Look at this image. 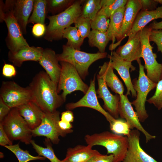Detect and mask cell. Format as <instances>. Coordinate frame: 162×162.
Here are the masks:
<instances>
[{
  "mask_svg": "<svg viewBox=\"0 0 162 162\" xmlns=\"http://www.w3.org/2000/svg\"><path fill=\"white\" fill-rule=\"evenodd\" d=\"M63 38L67 39L66 45L78 50H80L84 39L81 37L77 28L71 26L64 30Z\"/></svg>",
  "mask_w": 162,
  "mask_h": 162,
  "instance_id": "f1b7e54d",
  "label": "cell"
},
{
  "mask_svg": "<svg viewBox=\"0 0 162 162\" xmlns=\"http://www.w3.org/2000/svg\"><path fill=\"white\" fill-rule=\"evenodd\" d=\"M13 152L16 156L19 162H28L35 160H43L45 158L39 156L31 155L27 150H24L20 148L19 143L4 146Z\"/></svg>",
  "mask_w": 162,
  "mask_h": 162,
  "instance_id": "1f68e13d",
  "label": "cell"
},
{
  "mask_svg": "<svg viewBox=\"0 0 162 162\" xmlns=\"http://www.w3.org/2000/svg\"><path fill=\"white\" fill-rule=\"evenodd\" d=\"M99 68L100 70L98 75L104 80L107 86L116 94L119 95L123 94L124 88L123 84L114 73L110 61L105 62Z\"/></svg>",
  "mask_w": 162,
  "mask_h": 162,
  "instance_id": "cb8c5ba5",
  "label": "cell"
},
{
  "mask_svg": "<svg viewBox=\"0 0 162 162\" xmlns=\"http://www.w3.org/2000/svg\"><path fill=\"white\" fill-rule=\"evenodd\" d=\"M156 89L154 94L147 101L150 104H152L159 110L162 109V79L159 80L157 83Z\"/></svg>",
  "mask_w": 162,
  "mask_h": 162,
  "instance_id": "8d00e7d4",
  "label": "cell"
},
{
  "mask_svg": "<svg viewBox=\"0 0 162 162\" xmlns=\"http://www.w3.org/2000/svg\"><path fill=\"white\" fill-rule=\"evenodd\" d=\"M140 31L123 45L118 47L116 52L124 60L132 62H137L142 58V47L140 37Z\"/></svg>",
  "mask_w": 162,
  "mask_h": 162,
  "instance_id": "44dd1931",
  "label": "cell"
},
{
  "mask_svg": "<svg viewBox=\"0 0 162 162\" xmlns=\"http://www.w3.org/2000/svg\"><path fill=\"white\" fill-rule=\"evenodd\" d=\"M125 9L120 32L117 42L111 44L110 46L109 50L112 51L121 43L131 30L136 17L141 9L140 0H128L125 6Z\"/></svg>",
  "mask_w": 162,
  "mask_h": 162,
  "instance_id": "2e32d148",
  "label": "cell"
},
{
  "mask_svg": "<svg viewBox=\"0 0 162 162\" xmlns=\"http://www.w3.org/2000/svg\"><path fill=\"white\" fill-rule=\"evenodd\" d=\"M16 74V69L13 65L5 63L2 69V74L6 77L11 78Z\"/></svg>",
  "mask_w": 162,
  "mask_h": 162,
  "instance_id": "b9f144b4",
  "label": "cell"
},
{
  "mask_svg": "<svg viewBox=\"0 0 162 162\" xmlns=\"http://www.w3.org/2000/svg\"><path fill=\"white\" fill-rule=\"evenodd\" d=\"M60 119V112L58 111L51 112H44L41 123L32 130V136H44L53 144H58L60 136L64 137L73 131L72 129L62 130L58 124Z\"/></svg>",
  "mask_w": 162,
  "mask_h": 162,
  "instance_id": "ba28073f",
  "label": "cell"
},
{
  "mask_svg": "<svg viewBox=\"0 0 162 162\" xmlns=\"http://www.w3.org/2000/svg\"><path fill=\"white\" fill-rule=\"evenodd\" d=\"M74 0H46L48 13L52 15L58 14L67 9L75 2Z\"/></svg>",
  "mask_w": 162,
  "mask_h": 162,
  "instance_id": "d6a6232c",
  "label": "cell"
},
{
  "mask_svg": "<svg viewBox=\"0 0 162 162\" xmlns=\"http://www.w3.org/2000/svg\"><path fill=\"white\" fill-rule=\"evenodd\" d=\"M120 97L119 114L121 118L125 120L130 129L133 130L135 128L142 132L145 136L146 143L155 139L156 136L149 134L142 125L137 114L134 110L127 96L122 94L120 95Z\"/></svg>",
  "mask_w": 162,
  "mask_h": 162,
  "instance_id": "5bb4252c",
  "label": "cell"
},
{
  "mask_svg": "<svg viewBox=\"0 0 162 162\" xmlns=\"http://www.w3.org/2000/svg\"><path fill=\"white\" fill-rule=\"evenodd\" d=\"M101 0H84L80 16L93 20L101 8Z\"/></svg>",
  "mask_w": 162,
  "mask_h": 162,
  "instance_id": "f546056e",
  "label": "cell"
},
{
  "mask_svg": "<svg viewBox=\"0 0 162 162\" xmlns=\"http://www.w3.org/2000/svg\"><path fill=\"white\" fill-rule=\"evenodd\" d=\"M106 52L89 53L78 50L67 46H62V52L57 56L58 60L72 65L82 79H85L88 74L89 66L94 62L107 57Z\"/></svg>",
  "mask_w": 162,
  "mask_h": 162,
  "instance_id": "277c9868",
  "label": "cell"
},
{
  "mask_svg": "<svg viewBox=\"0 0 162 162\" xmlns=\"http://www.w3.org/2000/svg\"><path fill=\"white\" fill-rule=\"evenodd\" d=\"M97 79L98 87L96 93L98 95V97L103 100L104 109L107 110L115 119H117L119 116L120 95L117 94L114 95L112 94L104 80L98 75Z\"/></svg>",
  "mask_w": 162,
  "mask_h": 162,
  "instance_id": "ac0fdd59",
  "label": "cell"
},
{
  "mask_svg": "<svg viewBox=\"0 0 162 162\" xmlns=\"http://www.w3.org/2000/svg\"><path fill=\"white\" fill-rule=\"evenodd\" d=\"M50 141L48 139H45L44 143L46 146V147L39 146L32 140L31 141V144L38 156L46 158L51 162H62V160L59 159L55 155Z\"/></svg>",
  "mask_w": 162,
  "mask_h": 162,
  "instance_id": "4dcf8cb0",
  "label": "cell"
},
{
  "mask_svg": "<svg viewBox=\"0 0 162 162\" xmlns=\"http://www.w3.org/2000/svg\"><path fill=\"white\" fill-rule=\"evenodd\" d=\"M58 62L55 51L48 48L44 49L38 62L51 80L57 86L61 70Z\"/></svg>",
  "mask_w": 162,
  "mask_h": 162,
  "instance_id": "d6986e66",
  "label": "cell"
},
{
  "mask_svg": "<svg viewBox=\"0 0 162 162\" xmlns=\"http://www.w3.org/2000/svg\"><path fill=\"white\" fill-rule=\"evenodd\" d=\"M84 139L87 145L92 147L96 145L105 147L107 154L113 155L114 162L123 161L128 147L127 136L105 131L86 135Z\"/></svg>",
  "mask_w": 162,
  "mask_h": 162,
  "instance_id": "3957f363",
  "label": "cell"
},
{
  "mask_svg": "<svg viewBox=\"0 0 162 162\" xmlns=\"http://www.w3.org/2000/svg\"><path fill=\"white\" fill-rule=\"evenodd\" d=\"M161 64L162 67V63ZM161 79H162V71H161L160 77V80Z\"/></svg>",
  "mask_w": 162,
  "mask_h": 162,
  "instance_id": "816d5d0a",
  "label": "cell"
},
{
  "mask_svg": "<svg viewBox=\"0 0 162 162\" xmlns=\"http://www.w3.org/2000/svg\"><path fill=\"white\" fill-rule=\"evenodd\" d=\"M159 18L162 19V6L157 8L152 11L141 10L137 14L133 26L128 34V41L141 31L150 22Z\"/></svg>",
  "mask_w": 162,
  "mask_h": 162,
  "instance_id": "603a6c76",
  "label": "cell"
},
{
  "mask_svg": "<svg viewBox=\"0 0 162 162\" xmlns=\"http://www.w3.org/2000/svg\"><path fill=\"white\" fill-rule=\"evenodd\" d=\"M83 0H75L73 4L62 12L47 17L49 23L46 27L44 38L50 42L63 38L64 30L74 23L81 12Z\"/></svg>",
  "mask_w": 162,
  "mask_h": 162,
  "instance_id": "7a4b0ae2",
  "label": "cell"
},
{
  "mask_svg": "<svg viewBox=\"0 0 162 162\" xmlns=\"http://www.w3.org/2000/svg\"><path fill=\"white\" fill-rule=\"evenodd\" d=\"M152 30H160L162 29V21L158 22L154 21L148 26Z\"/></svg>",
  "mask_w": 162,
  "mask_h": 162,
  "instance_id": "c3c4849f",
  "label": "cell"
},
{
  "mask_svg": "<svg viewBox=\"0 0 162 162\" xmlns=\"http://www.w3.org/2000/svg\"><path fill=\"white\" fill-rule=\"evenodd\" d=\"M152 29L146 26L140 31L142 47V58L145 62V68L146 75L154 82L157 83L160 80L162 71L161 64L156 60V54L152 51L153 47L150 44L149 37Z\"/></svg>",
  "mask_w": 162,
  "mask_h": 162,
  "instance_id": "30bf717a",
  "label": "cell"
},
{
  "mask_svg": "<svg viewBox=\"0 0 162 162\" xmlns=\"http://www.w3.org/2000/svg\"><path fill=\"white\" fill-rule=\"evenodd\" d=\"M110 22V20L105 15L98 14L91 21V28L92 30L106 32L109 27Z\"/></svg>",
  "mask_w": 162,
  "mask_h": 162,
  "instance_id": "e575fe53",
  "label": "cell"
},
{
  "mask_svg": "<svg viewBox=\"0 0 162 162\" xmlns=\"http://www.w3.org/2000/svg\"><path fill=\"white\" fill-rule=\"evenodd\" d=\"M9 139L19 140L26 145L31 144L32 130L19 113L16 107L11 109L0 122Z\"/></svg>",
  "mask_w": 162,
  "mask_h": 162,
  "instance_id": "5b68a950",
  "label": "cell"
},
{
  "mask_svg": "<svg viewBox=\"0 0 162 162\" xmlns=\"http://www.w3.org/2000/svg\"><path fill=\"white\" fill-rule=\"evenodd\" d=\"M34 0H7L4 7L10 11L18 24L23 34L26 33V26L32 12Z\"/></svg>",
  "mask_w": 162,
  "mask_h": 162,
  "instance_id": "7c38bea8",
  "label": "cell"
},
{
  "mask_svg": "<svg viewBox=\"0 0 162 162\" xmlns=\"http://www.w3.org/2000/svg\"><path fill=\"white\" fill-rule=\"evenodd\" d=\"M0 98L11 108L34 102L33 94L29 86L22 87L14 81L2 82Z\"/></svg>",
  "mask_w": 162,
  "mask_h": 162,
  "instance_id": "9c48e42d",
  "label": "cell"
},
{
  "mask_svg": "<svg viewBox=\"0 0 162 162\" xmlns=\"http://www.w3.org/2000/svg\"><path fill=\"white\" fill-rule=\"evenodd\" d=\"M11 108L0 98V122H2L10 112Z\"/></svg>",
  "mask_w": 162,
  "mask_h": 162,
  "instance_id": "f6af8a7d",
  "label": "cell"
},
{
  "mask_svg": "<svg viewBox=\"0 0 162 162\" xmlns=\"http://www.w3.org/2000/svg\"><path fill=\"white\" fill-rule=\"evenodd\" d=\"M16 108L20 115L32 130L40 124L44 112L35 103L29 102Z\"/></svg>",
  "mask_w": 162,
  "mask_h": 162,
  "instance_id": "7402d4cb",
  "label": "cell"
},
{
  "mask_svg": "<svg viewBox=\"0 0 162 162\" xmlns=\"http://www.w3.org/2000/svg\"><path fill=\"white\" fill-rule=\"evenodd\" d=\"M91 21L88 19L80 16L74 23L75 27L84 39L88 37L91 31Z\"/></svg>",
  "mask_w": 162,
  "mask_h": 162,
  "instance_id": "d590c367",
  "label": "cell"
},
{
  "mask_svg": "<svg viewBox=\"0 0 162 162\" xmlns=\"http://www.w3.org/2000/svg\"><path fill=\"white\" fill-rule=\"evenodd\" d=\"M46 27L45 25L37 23L34 24L32 29L33 35L37 38L40 37L44 35L46 32Z\"/></svg>",
  "mask_w": 162,
  "mask_h": 162,
  "instance_id": "7bdbcfd3",
  "label": "cell"
},
{
  "mask_svg": "<svg viewBox=\"0 0 162 162\" xmlns=\"http://www.w3.org/2000/svg\"><path fill=\"white\" fill-rule=\"evenodd\" d=\"M44 50L40 47L25 46L14 53L9 51L8 59L14 66L20 67L25 61L39 62Z\"/></svg>",
  "mask_w": 162,
  "mask_h": 162,
  "instance_id": "ffe728a7",
  "label": "cell"
},
{
  "mask_svg": "<svg viewBox=\"0 0 162 162\" xmlns=\"http://www.w3.org/2000/svg\"><path fill=\"white\" fill-rule=\"evenodd\" d=\"M29 87L35 103L44 112H53L65 102L57 92V86L45 71H41L33 77Z\"/></svg>",
  "mask_w": 162,
  "mask_h": 162,
  "instance_id": "6da1fadb",
  "label": "cell"
},
{
  "mask_svg": "<svg viewBox=\"0 0 162 162\" xmlns=\"http://www.w3.org/2000/svg\"><path fill=\"white\" fill-rule=\"evenodd\" d=\"M116 0H101L100 4L102 8L108 7L114 3Z\"/></svg>",
  "mask_w": 162,
  "mask_h": 162,
  "instance_id": "681fc988",
  "label": "cell"
},
{
  "mask_svg": "<svg viewBox=\"0 0 162 162\" xmlns=\"http://www.w3.org/2000/svg\"><path fill=\"white\" fill-rule=\"evenodd\" d=\"M60 128L63 130H67L72 129L73 126L71 123L60 120L58 122Z\"/></svg>",
  "mask_w": 162,
  "mask_h": 162,
  "instance_id": "7dc6e473",
  "label": "cell"
},
{
  "mask_svg": "<svg viewBox=\"0 0 162 162\" xmlns=\"http://www.w3.org/2000/svg\"><path fill=\"white\" fill-rule=\"evenodd\" d=\"M0 21H4L6 24L8 33L5 41L9 51L14 53L22 47L29 46L24 38L21 29L12 13L4 8L0 15Z\"/></svg>",
  "mask_w": 162,
  "mask_h": 162,
  "instance_id": "8fae6325",
  "label": "cell"
},
{
  "mask_svg": "<svg viewBox=\"0 0 162 162\" xmlns=\"http://www.w3.org/2000/svg\"><path fill=\"white\" fill-rule=\"evenodd\" d=\"M125 9V6L119 8L110 16V24L106 31L110 40L113 44L119 36Z\"/></svg>",
  "mask_w": 162,
  "mask_h": 162,
  "instance_id": "484cf974",
  "label": "cell"
},
{
  "mask_svg": "<svg viewBox=\"0 0 162 162\" xmlns=\"http://www.w3.org/2000/svg\"><path fill=\"white\" fill-rule=\"evenodd\" d=\"M114 160L113 154L104 155L100 153L93 156L87 162H114Z\"/></svg>",
  "mask_w": 162,
  "mask_h": 162,
  "instance_id": "ab89813d",
  "label": "cell"
},
{
  "mask_svg": "<svg viewBox=\"0 0 162 162\" xmlns=\"http://www.w3.org/2000/svg\"><path fill=\"white\" fill-rule=\"evenodd\" d=\"M141 5V10L152 11L157 8L158 3L155 0H140Z\"/></svg>",
  "mask_w": 162,
  "mask_h": 162,
  "instance_id": "60d3db41",
  "label": "cell"
},
{
  "mask_svg": "<svg viewBox=\"0 0 162 162\" xmlns=\"http://www.w3.org/2000/svg\"><path fill=\"white\" fill-rule=\"evenodd\" d=\"M140 131L137 130H131L127 136L128 145V150L123 162H158L147 154L140 144Z\"/></svg>",
  "mask_w": 162,
  "mask_h": 162,
  "instance_id": "9a60e30c",
  "label": "cell"
},
{
  "mask_svg": "<svg viewBox=\"0 0 162 162\" xmlns=\"http://www.w3.org/2000/svg\"><path fill=\"white\" fill-rule=\"evenodd\" d=\"M0 145L4 147L13 145L12 141L9 139L5 132L2 124L0 123Z\"/></svg>",
  "mask_w": 162,
  "mask_h": 162,
  "instance_id": "ee69618b",
  "label": "cell"
},
{
  "mask_svg": "<svg viewBox=\"0 0 162 162\" xmlns=\"http://www.w3.org/2000/svg\"><path fill=\"white\" fill-rule=\"evenodd\" d=\"M150 41L154 42L157 45L158 51L162 55V30H152L149 37Z\"/></svg>",
  "mask_w": 162,
  "mask_h": 162,
  "instance_id": "f35d334b",
  "label": "cell"
},
{
  "mask_svg": "<svg viewBox=\"0 0 162 162\" xmlns=\"http://www.w3.org/2000/svg\"><path fill=\"white\" fill-rule=\"evenodd\" d=\"M87 145H79L67 149L65 158L62 162H87L94 155L100 153Z\"/></svg>",
  "mask_w": 162,
  "mask_h": 162,
  "instance_id": "d4e9b609",
  "label": "cell"
},
{
  "mask_svg": "<svg viewBox=\"0 0 162 162\" xmlns=\"http://www.w3.org/2000/svg\"><path fill=\"white\" fill-rule=\"evenodd\" d=\"M158 3L162 4V0H155Z\"/></svg>",
  "mask_w": 162,
  "mask_h": 162,
  "instance_id": "f907efd6",
  "label": "cell"
},
{
  "mask_svg": "<svg viewBox=\"0 0 162 162\" xmlns=\"http://www.w3.org/2000/svg\"><path fill=\"white\" fill-rule=\"evenodd\" d=\"M107 57L110 59L112 67L116 70L125 83L127 88L126 95H130L133 97L136 98V93L134 88L131 79L130 69L131 71H134L135 67L132 65V62L126 61L121 58L115 51L112 52L111 54L108 55Z\"/></svg>",
  "mask_w": 162,
  "mask_h": 162,
  "instance_id": "e0dca14e",
  "label": "cell"
},
{
  "mask_svg": "<svg viewBox=\"0 0 162 162\" xmlns=\"http://www.w3.org/2000/svg\"><path fill=\"white\" fill-rule=\"evenodd\" d=\"M139 66V75L137 79L133 80L134 88L136 93V99L131 104L135 107L140 122H143L148 116L145 109L148 94L156 87L157 83L152 81L146 74L144 66L140 60L137 62Z\"/></svg>",
  "mask_w": 162,
  "mask_h": 162,
  "instance_id": "8992f818",
  "label": "cell"
},
{
  "mask_svg": "<svg viewBox=\"0 0 162 162\" xmlns=\"http://www.w3.org/2000/svg\"><path fill=\"white\" fill-rule=\"evenodd\" d=\"M74 115L73 112L70 110H67L61 113L60 120L71 123L74 121Z\"/></svg>",
  "mask_w": 162,
  "mask_h": 162,
  "instance_id": "bcb514c9",
  "label": "cell"
},
{
  "mask_svg": "<svg viewBox=\"0 0 162 162\" xmlns=\"http://www.w3.org/2000/svg\"><path fill=\"white\" fill-rule=\"evenodd\" d=\"M127 0H116L112 4L107 7L102 8L98 14L105 15L110 18L111 15L119 8L125 6L128 2Z\"/></svg>",
  "mask_w": 162,
  "mask_h": 162,
  "instance_id": "74e56055",
  "label": "cell"
},
{
  "mask_svg": "<svg viewBox=\"0 0 162 162\" xmlns=\"http://www.w3.org/2000/svg\"><path fill=\"white\" fill-rule=\"evenodd\" d=\"M111 130L114 134L124 135L128 136L131 130L130 126L126 120L122 119H116L115 120L110 124Z\"/></svg>",
  "mask_w": 162,
  "mask_h": 162,
  "instance_id": "836d02e7",
  "label": "cell"
},
{
  "mask_svg": "<svg viewBox=\"0 0 162 162\" xmlns=\"http://www.w3.org/2000/svg\"><path fill=\"white\" fill-rule=\"evenodd\" d=\"M87 37L90 46L97 47L100 52H105L106 47L110 41L106 32L92 29Z\"/></svg>",
  "mask_w": 162,
  "mask_h": 162,
  "instance_id": "83f0119b",
  "label": "cell"
},
{
  "mask_svg": "<svg viewBox=\"0 0 162 162\" xmlns=\"http://www.w3.org/2000/svg\"><path fill=\"white\" fill-rule=\"evenodd\" d=\"M95 75L91 80L88 88L84 96L75 103H68L66 105L68 110H71L79 107H87L94 109L100 112L110 124L116 119L100 106L98 101L95 88Z\"/></svg>",
  "mask_w": 162,
  "mask_h": 162,
  "instance_id": "4fadbf2b",
  "label": "cell"
},
{
  "mask_svg": "<svg viewBox=\"0 0 162 162\" xmlns=\"http://www.w3.org/2000/svg\"><path fill=\"white\" fill-rule=\"evenodd\" d=\"M61 70L57 86L59 94L65 101L67 95L76 91H80L85 94L89 86L82 80L75 68L71 64L64 62H60Z\"/></svg>",
  "mask_w": 162,
  "mask_h": 162,
  "instance_id": "52a82bcc",
  "label": "cell"
},
{
  "mask_svg": "<svg viewBox=\"0 0 162 162\" xmlns=\"http://www.w3.org/2000/svg\"><path fill=\"white\" fill-rule=\"evenodd\" d=\"M47 13L46 0H34L32 13L28 23L34 24L40 23L45 25V20Z\"/></svg>",
  "mask_w": 162,
  "mask_h": 162,
  "instance_id": "4316f807",
  "label": "cell"
}]
</instances>
